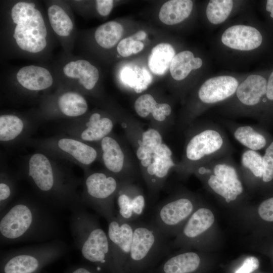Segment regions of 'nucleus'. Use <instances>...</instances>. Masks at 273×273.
Wrapping results in <instances>:
<instances>
[{
    "label": "nucleus",
    "mask_w": 273,
    "mask_h": 273,
    "mask_svg": "<svg viewBox=\"0 0 273 273\" xmlns=\"http://www.w3.org/2000/svg\"><path fill=\"white\" fill-rule=\"evenodd\" d=\"M202 61L195 58L189 51L181 52L175 55L171 63L169 70L171 76L176 80L185 79L193 69L200 68Z\"/></svg>",
    "instance_id": "c756f323"
},
{
    "label": "nucleus",
    "mask_w": 273,
    "mask_h": 273,
    "mask_svg": "<svg viewBox=\"0 0 273 273\" xmlns=\"http://www.w3.org/2000/svg\"><path fill=\"white\" fill-rule=\"evenodd\" d=\"M116 198L118 207L116 216L121 220L135 222L144 214L145 197L135 186L128 181H121Z\"/></svg>",
    "instance_id": "dca6fc26"
},
{
    "label": "nucleus",
    "mask_w": 273,
    "mask_h": 273,
    "mask_svg": "<svg viewBox=\"0 0 273 273\" xmlns=\"http://www.w3.org/2000/svg\"><path fill=\"white\" fill-rule=\"evenodd\" d=\"M259 267V261L254 256L247 257L235 273H251Z\"/></svg>",
    "instance_id": "a19ab883"
},
{
    "label": "nucleus",
    "mask_w": 273,
    "mask_h": 273,
    "mask_svg": "<svg viewBox=\"0 0 273 273\" xmlns=\"http://www.w3.org/2000/svg\"><path fill=\"white\" fill-rule=\"evenodd\" d=\"M68 55L61 58L53 70L58 84L75 89L83 95L92 92L100 79L96 66L84 58Z\"/></svg>",
    "instance_id": "9d476101"
},
{
    "label": "nucleus",
    "mask_w": 273,
    "mask_h": 273,
    "mask_svg": "<svg viewBox=\"0 0 273 273\" xmlns=\"http://www.w3.org/2000/svg\"><path fill=\"white\" fill-rule=\"evenodd\" d=\"M70 230L82 256L103 273H116L107 233L84 205L71 211Z\"/></svg>",
    "instance_id": "20e7f679"
},
{
    "label": "nucleus",
    "mask_w": 273,
    "mask_h": 273,
    "mask_svg": "<svg viewBox=\"0 0 273 273\" xmlns=\"http://www.w3.org/2000/svg\"><path fill=\"white\" fill-rule=\"evenodd\" d=\"M266 94L268 99L273 100V71L270 75L267 82Z\"/></svg>",
    "instance_id": "c03bdc74"
},
{
    "label": "nucleus",
    "mask_w": 273,
    "mask_h": 273,
    "mask_svg": "<svg viewBox=\"0 0 273 273\" xmlns=\"http://www.w3.org/2000/svg\"><path fill=\"white\" fill-rule=\"evenodd\" d=\"M214 221V215L208 209L201 208L194 211L182 230V235L188 239H194L208 230Z\"/></svg>",
    "instance_id": "a878e982"
},
{
    "label": "nucleus",
    "mask_w": 273,
    "mask_h": 273,
    "mask_svg": "<svg viewBox=\"0 0 273 273\" xmlns=\"http://www.w3.org/2000/svg\"><path fill=\"white\" fill-rule=\"evenodd\" d=\"M238 81L231 76L222 75L207 79L200 87L198 96L205 103L211 104L223 101L237 90Z\"/></svg>",
    "instance_id": "aec40b11"
},
{
    "label": "nucleus",
    "mask_w": 273,
    "mask_h": 273,
    "mask_svg": "<svg viewBox=\"0 0 273 273\" xmlns=\"http://www.w3.org/2000/svg\"><path fill=\"white\" fill-rule=\"evenodd\" d=\"M36 273H46V272H42L41 271H39V272H36Z\"/></svg>",
    "instance_id": "de8ad7c7"
},
{
    "label": "nucleus",
    "mask_w": 273,
    "mask_h": 273,
    "mask_svg": "<svg viewBox=\"0 0 273 273\" xmlns=\"http://www.w3.org/2000/svg\"><path fill=\"white\" fill-rule=\"evenodd\" d=\"M16 184L15 178L6 171L0 174V213L10 204L15 194Z\"/></svg>",
    "instance_id": "f704fd0d"
},
{
    "label": "nucleus",
    "mask_w": 273,
    "mask_h": 273,
    "mask_svg": "<svg viewBox=\"0 0 273 273\" xmlns=\"http://www.w3.org/2000/svg\"><path fill=\"white\" fill-rule=\"evenodd\" d=\"M242 163L256 177H262L264 169L263 158L255 151L248 150L244 152L242 156Z\"/></svg>",
    "instance_id": "c9c22d12"
},
{
    "label": "nucleus",
    "mask_w": 273,
    "mask_h": 273,
    "mask_svg": "<svg viewBox=\"0 0 273 273\" xmlns=\"http://www.w3.org/2000/svg\"><path fill=\"white\" fill-rule=\"evenodd\" d=\"M56 38L40 3L8 1L1 9V44L9 56L46 61Z\"/></svg>",
    "instance_id": "f257e3e1"
},
{
    "label": "nucleus",
    "mask_w": 273,
    "mask_h": 273,
    "mask_svg": "<svg viewBox=\"0 0 273 273\" xmlns=\"http://www.w3.org/2000/svg\"><path fill=\"white\" fill-rule=\"evenodd\" d=\"M266 80L263 77L251 75L238 86L237 96L243 104L253 106L257 104L266 93Z\"/></svg>",
    "instance_id": "5701e85b"
},
{
    "label": "nucleus",
    "mask_w": 273,
    "mask_h": 273,
    "mask_svg": "<svg viewBox=\"0 0 273 273\" xmlns=\"http://www.w3.org/2000/svg\"><path fill=\"white\" fill-rule=\"evenodd\" d=\"M162 143V136L156 129L150 128L143 132L136 155L144 168L151 164L153 154Z\"/></svg>",
    "instance_id": "c85d7f7f"
},
{
    "label": "nucleus",
    "mask_w": 273,
    "mask_h": 273,
    "mask_svg": "<svg viewBox=\"0 0 273 273\" xmlns=\"http://www.w3.org/2000/svg\"><path fill=\"white\" fill-rule=\"evenodd\" d=\"M262 158L264 168L262 179L264 182H268L273 178V142L266 149Z\"/></svg>",
    "instance_id": "58836bf2"
},
{
    "label": "nucleus",
    "mask_w": 273,
    "mask_h": 273,
    "mask_svg": "<svg viewBox=\"0 0 273 273\" xmlns=\"http://www.w3.org/2000/svg\"><path fill=\"white\" fill-rule=\"evenodd\" d=\"M191 0H171L165 3L161 7L159 17L160 21L166 25L179 23L188 18L193 9Z\"/></svg>",
    "instance_id": "393cba45"
},
{
    "label": "nucleus",
    "mask_w": 273,
    "mask_h": 273,
    "mask_svg": "<svg viewBox=\"0 0 273 273\" xmlns=\"http://www.w3.org/2000/svg\"><path fill=\"white\" fill-rule=\"evenodd\" d=\"M113 4L112 0H97L95 1L96 10L100 16L106 17L111 13Z\"/></svg>",
    "instance_id": "79ce46f5"
},
{
    "label": "nucleus",
    "mask_w": 273,
    "mask_h": 273,
    "mask_svg": "<svg viewBox=\"0 0 273 273\" xmlns=\"http://www.w3.org/2000/svg\"><path fill=\"white\" fill-rule=\"evenodd\" d=\"M144 47V43L140 41H136L131 36L122 39L117 46V51L122 57H128L141 52Z\"/></svg>",
    "instance_id": "e433bc0d"
},
{
    "label": "nucleus",
    "mask_w": 273,
    "mask_h": 273,
    "mask_svg": "<svg viewBox=\"0 0 273 273\" xmlns=\"http://www.w3.org/2000/svg\"><path fill=\"white\" fill-rule=\"evenodd\" d=\"M107 222V234L116 272L125 273L132 241L134 222L121 220L116 215Z\"/></svg>",
    "instance_id": "2eb2a0df"
},
{
    "label": "nucleus",
    "mask_w": 273,
    "mask_h": 273,
    "mask_svg": "<svg viewBox=\"0 0 273 273\" xmlns=\"http://www.w3.org/2000/svg\"><path fill=\"white\" fill-rule=\"evenodd\" d=\"M172 151L164 143L160 145L152 155L151 164L146 169V179L152 190H158L174 165Z\"/></svg>",
    "instance_id": "6ab92c4d"
},
{
    "label": "nucleus",
    "mask_w": 273,
    "mask_h": 273,
    "mask_svg": "<svg viewBox=\"0 0 273 273\" xmlns=\"http://www.w3.org/2000/svg\"><path fill=\"white\" fill-rule=\"evenodd\" d=\"M11 85L20 95L38 97L40 100L58 86L53 69L37 65H29L19 68L12 75Z\"/></svg>",
    "instance_id": "9b49d317"
},
{
    "label": "nucleus",
    "mask_w": 273,
    "mask_h": 273,
    "mask_svg": "<svg viewBox=\"0 0 273 273\" xmlns=\"http://www.w3.org/2000/svg\"><path fill=\"white\" fill-rule=\"evenodd\" d=\"M114 122L108 115L95 111L77 119L66 120L61 130L67 135L85 143L101 142L113 130Z\"/></svg>",
    "instance_id": "ddd939ff"
},
{
    "label": "nucleus",
    "mask_w": 273,
    "mask_h": 273,
    "mask_svg": "<svg viewBox=\"0 0 273 273\" xmlns=\"http://www.w3.org/2000/svg\"><path fill=\"white\" fill-rule=\"evenodd\" d=\"M28 143L53 158L63 159L81 167L84 172L99 157V152L89 143L65 134L29 140Z\"/></svg>",
    "instance_id": "1a4fd4ad"
},
{
    "label": "nucleus",
    "mask_w": 273,
    "mask_h": 273,
    "mask_svg": "<svg viewBox=\"0 0 273 273\" xmlns=\"http://www.w3.org/2000/svg\"><path fill=\"white\" fill-rule=\"evenodd\" d=\"M123 32V28L119 23L110 21L100 25L96 29L94 39L100 47L109 50L119 41Z\"/></svg>",
    "instance_id": "7c9ffc66"
},
{
    "label": "nucleus",
    "mask_w": 273,
    "mask_h": 273,
    "mask_svg": "<svg viewBox=\"0 0 273 273\" xmlns=\"http://www.w3.org/2000/svg\"><path fill=\"white\" fill-rule=\"evenodd\" d=\"M210 187L217 194L223 197L226 202L236 199L238 196L231 191L219 178L211 175L208 181Z\"/></svg>",
    "instance_id": "4c0bfd02"
},
{
    "label": "nucleus",
    "mask_w": 273,
    "mask_h": 273,
    "mask_svg": "<svg viewBox=\"0 0 273 273\" xmlns=\"http://www.w3.org/2000/svg\"><path fill=\"white\" fill-rule=\"evenodd\" d=\"M260 217L267 221H273V197L262 202L258 208Z\"/></svg>",
    "instance_id": "ea45409f"
},
{
    "label": "nucleus",
    "mask_w": 273,
    "mask_h": 273,
    "mask_svg": "<svg viewBox=\"0 0 273 273\" xmlns=\"http://www.w3.org/2000/svg\"><path fill=\"white\" fill-rule=\"evenodd\" d=\"M167 236L152 221L134 222L130 251L125 273H150L168 250Z\"/></svg>",
    "instance_id": "39448f33"
},
{
    "label": "nucleus",
    "mask_w": 273,
    "mask_h": 273,
    "mask_svg": "<svg viewBox=\"0 0 273 273\" xmlns=\"http://www.w3.org/2000/svg\"><path fill=\"white\" fill-rule=\"evenodd\" d=\"M68 250L62 240L54 239L34 245L1 252V273H36L65 255Z\"/></svg>",
    "instance_id": "423d86ee"
},
{
    "label": "nucleus",
    "mask_w": 273,
    "mask_h": 273,
    "mask_svg": "<svg viewBox=\"0 0 273 273\" xmlns=\"http://www.w3.org/2000/svg\"><path fill=\"white\" fill-rule=\"evenodd\" d=\"M101 156L108 172L115 175L122 174L124 155L122 148L114 138L109 135L100 142Z\"/></svg>",
    "instance_id": "4be33fe9"
},
{
    "label": "nucleus",
    "mask_w": 273,
    "mask_h": 273,
    "mask_svg": "<svg viewBox=\"0 0 273 273\" xmlns=\"http://www.w3.org/2000/svg\"><path fill=\"white\" fill-rule=\"evenodd\" d=\"M51 206L30 198H21L9 205L0 216L1 244L55 239L59 221Z\"/></svg>",
    "instance_id": "7ed1b4c3"
},
{
    "label": "nucleus",
    "mask_w": 273,
    "mask_h": 273,
    "mask_svg": "<svg viewBox=\"0 0 273 273\" xmlns=\"http://www.w3.org/2000/svg\"><path fill=\"white\" fill-rule=\"evenodd\" d=\"M233 7L232 0H211L206 8V16L214 24L223 22L229 17Z\"/></svg>",
    "instance_id": "72a5a7b5"
},
{
    "label": "nucleus",
    "mask_w": 273,
    "mask_h": 273,
    "mask_svg": "<svg viewBox=\"0 0 273 273\" xmlns=\"http://www.w3.org/2000/svg\"><path fill=\"white\" fill-rule=\"evenodd\" d=\"M214 175L219 178L225 186L237 196L243 192L241 182L238 178L235 169L230 165L219 164L214 167Z\"/></svg>",
    "instance_id": "473e14b6"
},
{
    "label": "nucleus",
    "mask_w": 273,
    "mask_h": 273,
    "mask_svg": "<svg viewBox=\"0 0 273 273\" xmlns=\"http://www.w3.org/2000/svg\"><path fill=\"white\" fill-rule=\"evenodd\" d=\"M175 55V51L171 44L168 43L158 44L153 48L149 57V69L156 75H163L169 69Z\"/></svg>",
    "instance_id": "cd10ccee"
},
{
    "label": "nucleus",
    "mask_w": 273,
    "mask_h": 273,
    "mask_svg": "<svg viewBox=\"0 0 273 273\" xmlns=\"http://www.w3.org/2000/svg\"><path fill=\"white\" fill-rule=\"evenodd\" d=\"M266 10L270 13V17L273 18V0L267 1Z\"/></svg>",
    "instance_id": "49530a36"
},
{
    "label": "nucleus",
    "mask_w": 273,
    "mask_h": 273,
    "mask_svg": "<svg viewBox=\"0 0 273 273\" xmlns=\"http://www.w3.org/2000/svg\"><path fill=\"white\" fill-rule=\"evenodd\" d=\"M146 33L143 30H140L131 36L134 40L140 41L144 39L146 37Z\"/></svg>",
    "instance_id": "a18cd8bd"
},
{
    "label": "nucleus",
    "mask_w": 273,
    "mask_h": 273,
    "mask_svg": "<svg viewBox=\"0 0 273 273\" xmlns=\"http://www.w3.org/2000/svg\"><path fill=\"white\" fill-rule=\"evenodd\" d=\"M53 158L40 151L33 153L26 161L24 177L44 203L53 208L71 211L83 205L77 191L80 180Z\"/></svg>",
    "instance_id": "f03ea898"
},
{
    "label": "nucleus",
    "mask_w": 273,
    "mask_h": 273,
    "mask_svg": "<svg viewBox=\"0 0 273 273\" xmlns=\"http://www.w3.org/2000/svg\"><path fill=\"white\" fill-rule=\"evenodd\" d=\"M46 14L50 26L63 48L69 55L78 35L75 21L69 1H46Z\"/></svg>",
    "instance_id": "f8f14e48"
},
{
    "label": "nucleus",
    "mask_w": 273,
    "mask_h": 273,
    "mask_svg": "<svg viewBox=\"0 0 273 273\" xmlns=\"http://www.w3.org/2000/svg\"><path fill=\"white\" fill-rule=\"evenodd\" d=\"M120 183L109 172H84L80 195L82 204L92 208L108 221L116 215L114 202Z\"/></svg>",
    "instance_id": "6e6552de"
},
{
    "label": "nucleus",
    "mask_w": 273,
    "mask_h": 273,
    "mask_svg": "<svg viewBox=\"0 0 273 273\" xmlns=\"http://www.w3.org/2000/svg\"><path fill=\"white\" fill-rule=\"evenodd\" d=\"M234 136L243 145L253 151L260 150L266 145L264 137L250 126L237 128L234 132Z\"/></svg>",
    "instance_id": "2f4dec72"
},
{
    "label": "nucleus",
    "mask_w": 273,
    "mask_h": 273,
    "mask_svg": "<svg viewBox=\"0 0 273 273\" xmlns=\"http://www.w3.org/2000/svg\"><path fill=\"white\" fill-rule=\"evenodd\" d=\"M194 207L192 201L186 197L165 201L155 209L151 221L168 237L190 217Z\"/></svg>",
    "instance_id": "4468645a"
},
{
    "label": "nucleus",
    "mask_w": 273,
    "mask_h": 273,
    "mask_svg": "<svg viewBox=\"0 0 273 273\" xmlns=\"http://www.w3.org/2000/svg\"><path fill=\"white\" fill-rule=\"evenodd\" d=\"M64 273H103L94 265H77L69 268Z\"/></svg>",
    "instance_id": "37998d69"
},
{
    "label": "nucleus",
    "mask_w": 273,
    "mask_h": 273,
    "mask_svg": "<svg viewBox=\"0 0 273 273\" xmlns=\"http://www.w3.org/2000/svg\"><path fill=\"white\" fill-rule=\"evenodd\" d=\"M226 46L240 51H250L260 46L262 37L254 27L243 25L232 26L226 29L221 36Z\"/></svg>",
    "instance_id": "a211bd4d"
},
{
    "label": "nucleus",
    "mask_w": 273,
    "mask_h": 273,
    "mask_svg": "<svg viewBox=\"0 0 273 273\" xmlns=\"http://www.w3.org/2000/svg\"><path fill=\"white\" fill-rule=\"evenodd\" d=\"M37 121L30 114L23 115L13 112L0 115V141L2 145H11L27 140Z\"/></svg>",
    "instance_id": "f3484780"
},
{
    "label": "nucleus",
    "mask_w": 273,
    "mask_h": 273,
    "mask_svg": "<svg viewBox=\"0 0 273 273\" xmlns=\"http://www.w3.org/2000/svg\"><path fill=\"white\" fill-rule=\"evenodd\" d=\"M119 76L123 83L133 88L136 93H141L146 89L153 79L152 75L145 67L131 63L120 69Z\"/></svg>",
    "instance_id": "b1692460"
},
{
    "label": "nucleus",
    "mask_w": 273,
    "mask_h": 273,
    "mask_svg": "<svg viewBox=\"0 0 273 273\" xmlns=\"http://www.w3.org/2000/svg\"><path fill=\"white\" fill-rule=\"evenodd\" d=\"M134 109L137 114L145 118L152 114L153 118L158 121H164L171 112V108L167 103H158L150 94L140 96L134 103Z\"/></svg>",
    "instance_id": "bb28decb"
},
{
    "label": "nucleus",
    "mask_w": 273,
    "mask_h": 273,
    "mask_svg": "<svg viewBox=\"0 0 273 273\" xmlns=\"http://www.w3.org/2000/svg\"><path fill=\"white\" fill-rule=\"evenodd\" d=\"M84 95L67 86L58 84L54 92L39 100L38 107L31 112L37 123L56 119L73 120L88 113Z\"/></svg>",
    "instance_id": "0eeeda50"
},
{
    "label": "nucleus",
    "mask_w": 273,
    "mask_h": 273,
    "mask_svg": "<svg viewBox=\"0 0 273 273\" xmlns=\"http://www.w3.org/2000/svg\"><path fill=\"white\" fill-rule=\"evenodd\" d=\"M222 144L223 140L217 131L207 129L191 139L186 148V156L190 160H199L218 150Z\"/></svg>",
    "instance_id": "412c9836"
}]
</instances>
